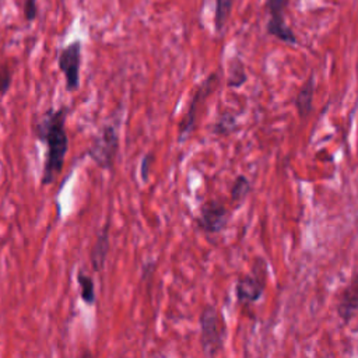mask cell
I'll return each instance as SVG.
<instances>
[{
    "label": "cell",
    "mask_w": 358,
    "mask_h": 358,
    "mask_svg": "<svg viewBox=\"0 0 358 358\" xmlns=\"http://www.w3.org/2000/svg\"><path fill=\"white\" fill-rule=\"evenodd\" d=\"M67 108H48L32 122L34 136L46 144L45 162L41 176L42 186L52 185L62 173L66 154L69 151V136L66 131Z\"/></svg>",
    "instance_id": "obj_1"
},
{
    "label": "cell",
    "mask_w": 358,
    "mask_h": 358,
    "mask_svg": "<svg viewBox=\"0 0 358 358\" xmlns=\"http://www.w3.org/2000/svg\"><path fill=\"white\" fill-rule=\"evenodd\" d=\"M200 345L207 357L218 355L224 350L228 329L222 313L213 305H206L199 317Z\"/></svg>",
    "instance_id": "obj_2"
},
{
    "label": "cell",
    "mask_w": 358,
    "mask_h": 358,
    "mask_svg": "<svg viewBox=\"0 0 358 358\" xmlns=\"http://www.w3.org/2000/svg\"><path fill=\"white\" fill-rule=\"evenodd\" d=\"M221 81V70H215L210 73L194 90L193 96L187 105L186 113L183 115L180 123H179V143H183L187 140V137L193 133L196 127V117L197 112L200 109V105L217 90Z\"/></svg>",
    "instance_id": "obj_3"
},
{
    "label": "cell",
    "mask_w": 358,
    "mask_h": 358,
    "mask_svg": "<svg viewBox=\"0 0 358 358\" xmlns=\"http://www.w3.org/2000/svg\"><path fill=\"white\" fill-rule=\"evenodd\" d=\"M119 151V134L113 124H103L92 138L87 154L102 169H110Z\"/></svg>",
    "instance_id": "obj_4"
},
{
    "label": "cell",
    "mask_w": 358,
    "mask_h": 358,
    "mask_svg": "<svg viewBox=\"0 0 358 358\" xmlns=\"http://www.w3.org/2000/svg\"><path fill=\"white\" fill-rule=\"evenodd\" d=\"M81 41L76 39L64 46L57 56V67L66 80V90L74 92L80 87Z\"/></svg>",
    "instance_id": "obj_5"
},
{
    "label": "cell",
    "mask_w": 358,
    "mask_h": 358,
    "mask_svg": "<svg viewBox=\"0 0 358 358\" xmlns=\"http://www.w3.org/2000/svg\"><path fill=\"white\" fill-rule=\"evenodd\" d=\"M289 0H264L266 10L268 13V21L266 25L267 34L277 38L281 42L296 45L298 39L294 31L285 22V10Z\"/></svg>",
    "instance_id": "obj_6"
},
{
    "label": "cell",
    "mask_w": 358,
    "mask_h": 358,
    "mask_svg": "<svg viewBox=\"0 0 358 358\" xmlns=\"http://www.w3.org/2000/svg\"><path fill=\"white\" fill-rule=\"evenodd\" d=\"M229 211L220 200H207L201 204L196 225L200 231L208 235L220 234L228 224Z\"/></svg>",
    "instance_id": "obj_7"
},
{
    "label": "cell",
    "mask_w": 358,
    "mask_h": 358,
    "mask_svg": "<svg viewBox=\"0 0 358 358\" xmlns=\"http://www.w3.org/2000/svg\"><path fill=\"white\" fill-rule=\"evenodd\" d=\"M358 313V271L351 274L348 284L341 289L337 301V315L344 324L350 323Z\"/></svg>",
    "instance_id": "obj_8"
},
{
    "label": "cell",
    "mask_w": 358,
    "mask_h": 358,
    "mask_svg": "<svg viewBox=\"0 0 358 358\" xmlns=\"http://www.w3.org/2000/svg\"><path fill=\"white\" fill-rule=\"evenodd\" d=\"M264 278L256 273L241 275L235 284V295L239 303L257 302L264 292Z\"/></svg>",
    "instance_id": "obj_9"
},
{
    "label": "cell",
    "mask_w": 358,
    "mask_h": 358,
    "mask_svg": "<svg viewBox=\"0 0 358 358\" xmlns=\"http://www.w3.org/2000/svg\"><path fill=\"white\" fill-rule=\"evenodd\" d=\"M109 253V224L106 222L96 236V241L90 252V262L94 271L103 268L106 256Z\"/></svg>",
    "instance_id": "obj_10"
},
{
    "label": "cell",
    "mask_w": 358,
    "mask_h": 358,
    "mask_svg": "<svg viewBox=\"0 0 358 358\" xmlns=\"http://www.w3.org/2000/svg\"><path fill=\"white\" fill-rule=\"evenodd\" d=\"M313 95H315V77L309 76L306 81L299 88L296 96H295V108L298 112V116L303 120L309 116L313 108Z\"/></svg>",
    "instance_id": "obj_11"
},
{
    "label": "cell",
    "mask_w": 358,
    "mask_h": 358,
    "mask_svg": "<svg viewBox=\"0 0 358 358\" xmlns=\"http://www.w3.org/2000/svg\"><path fill=\"white\" fill-rule=\"evenodd\" d=\"M246 80H248V74H246L243 62L238 56L232 57L229 62L227 85L229 88H239L246 83Z\"/></svg>",
    "instance_id": "obj_12"
},
{
    "label": "cell",
    "mask_w": 358,
    "mask_h": 358,
    "mask_svg": "<svg viewBox=\"0 0 358 358\" xmlns=\"http://www.w3.org/2000/svg\"><path fill=\"white\" fill-rule=\"evenodd\" d=\"M239 129L236 115L232 112H221L217 122L213 126V133L217 136H229Z\"/></svg>",
    "instance_id": "obj_13"
},
{
    "label": "cell",
    "mask_w": 358,
    "mask_h": 358,
    "mask_svg": "<svg viewBox=\"0 0 358 358\" xmlns=\"http://www.w3.org/2000/svg\"><path fill=\"white\" fill-rule=\"evenodd\" d=\"M234 0H215L214 8V28L218 34H221L229 20L232 11Z\"/></svg>",
    "instance_id": "obj_14"
},
{
    "label": "cell",
    "mask_w": 358,
    "mask_h": 358,
    "mask_svg": "<svg viewBox=\"0 0 358 358\" xmlns=\"http://www.w3.org/2000/svg\"><path fill=\"white\" fill-rule=\"evenodd\" d=\"M77 282L80 287V296L84 301V303L94 305L96 296H95V285H94L92 277L84 273L83 270H80L77 273Z\"/></svg>",
    "instance_id": "obj_15"
},
{
    "label": "cell",
    "mask_w": 358,
    "mask_h": 358,
    "mask_svg": "<svg viewBox=\"0 0 358 358\" xmlns=\"http://www.w3.org/2000/svg\"><path fill=\"white\" fill-rule=\"evenodd\" d=\"M252 192V182L245 175H238L229 189L231 201L241 203Z\"/></svg>",
    "instance_id": "obj_16"
},
{
    "label": "cell",
    "mask_w": 358,
    "mask_h": 358,
    "mask_svg": "<svg viewBox=\"0 0 358 358\" xmlns=\"http://www.w3.org/2000/svg\"><path fill=\"white\" fill-rule=\"evenodd\" d=\"M13 73L7 64L0 66V95H6L11 87Z\"/></svg>",
    "instance_id": "obj_17"
},
{
    "label": "cell",
    "mask_w": 358,
    "mask_h": 358,
    "mask_svg": "<svg viewBox=\"0 0 358 358\" xmlns=\"http://www.w3.org/2000/svg\"><path fill=\"white\" fill-rule=\"evenodd\" d=\"M152 161H154V157H152L151 152H148V154H145V155L143 157V159H141V162H140V175H141V179H143L144 182L148 180V176H150V166H151Z\"/></svg>",
    "instance_id": "obj_18"
},
{
    "label": "cell",
    "mask_w": 358,
    "mask_h": 358,
    "mask_svg": "<svg viewBox=\"0 0 358 358\" xmlns=\"http://www.w3.org/2000/svg\"><path fill=\"white\" fill-rule=\"evenodd\" d=\"M38 14L36 0H24V17L27 21H34Z\"/></svg>",
    "instance_id": "obj_19"
}]
</instances>
